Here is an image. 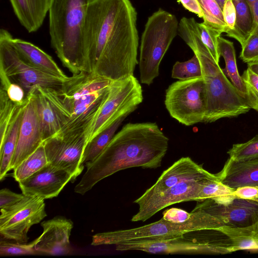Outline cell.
<instances>
[{
	"label": "cell",
	"instance_id": "1",
	"mask_svg": "<svg viewBox=\"0 0 258 258\" xmlns=\"http://www.w3.org/2000/svg\"><path fill=\"white\" fill-rule=\"evenodd\" d=\"M137 14L130 0H93L83 31V71L114 81L138 63Z\"/></svg>",
	"mask_w": 258,
	"mask_h": 258
},
{
	"label": "cell",
	"instance_id": "2",
	"mask_svg": "<svg viewBox=\"0 0 258 258\" xmlns=\"http://www.w3.org/2000/svg\"><path fill=\"white\" fill-rule=\"evenodd\" d=\"M169 139L155 122L128 123L115 134L93 161L74 188L84 195L99 181L132 167L156 169L161 165Z\"/></svg>",
	"mask_w": 258,
	"mask_h": 258
},
{
	"label": "cell",
	"instance_id": "3",
	"mask_svg": "<svg viewBox=\"0 0 258 258\" xmlns=\"http://www.w3.org/2000/svg\"><path fill=\"white\" fill-rule=\"evenodd\" d=\"M111 81L85 71L69 77L61 88L56 90L63 106L66 122L55 135H86L106 98Z\"/></svg>",
	"mask_w": 258,
	"mask_h": 258
},
{
	"label": "cell",
	"instance_id": "4",
	"mask_svg": "<svg viewBox=\"0 0 258 258\" xmlns=\"http://www.w3.org/2000/svg\"><path fill=\"white\" fill-rule=\"evenodd\" d=\"M93 0H50L49 31L51 45L73 75L83 71V31Z\"/></svg>",
	"mask_w": 258,
	"mask_h": 258
},
{
	"label": "cell",
	"instance_id": "5",
	"mask_svg": "<svg viewBox=\"0 0 258 258\" xmlns=\"http://www.w3.org/2000/svg\"><path fill=\"white\" fill-rule=\"evenodd\" d=\"M187 45L201 63L205 81L207 111L204 122H213L225 117H233L250 109L245 100L227 78L198 34L192 35Z\"/></svg>",
	"mask_w": 258,
	"mask_h": 258
},
{
	"label": "cell",
	"instance_id": "6",
	"mask_svg": "<svg viewBox=\"0 0 258 258\" xmlns=\"http://www.w3.org/2000/svg\"><path fill=\"white\" fill-rule=\"evenodd\" d=\"M190 217L181 223L164 220L141 227L97 233L92 236L91 245H116L138 239H152L179 237L185 234L199 231L217 230L222 227L221 222L204 210L196 207Z\"/></svg>",
	"mask_w": 258,
	"mask_h": 258
},
{
	"label": "cell",
	"instance_id": "7",
	"mask_svg": "<svg viewBox=\"0 0 258 258\" xmlns=\"http://www.w3.org/2000/svg\"><path fill=\"white\" fill-rule=\"evenodd\" d=\"M176 17L162 9L150 16L142 35L140 48V79L150 85L159 75L161 61L177 34Z\"/></svg>",
	"mask_w": 258,
	"mask_h": 258
},
{
	"label": "cell",
	"instance_id": "8",
	"mask_svg": "<svg viewBox=\"0 0 258 258\" xmlns=\"http://www.w3.org/2000/svg\"><path fill=\"white\" fill-rule=\"evenodd\" d=\"M143 100L141 85L134 75L112 81L106 98L86 133V145L115 121L127 117Z\"/></svg>",
	"mask_w": 258,
	"mask_h": 258
},
{
	"label": "cell",
	"instance_id": "9",
	"mask_svg": "<svg viewBox=\"0 0 258 258\" xmlns=\"http://www.w3.org/2000/svg\"><path fill=\"white\" fill-rule=\"evenodd\" d=\"M164 103L170 115L182 124L204 122L207 99L203 77L171 84L166 90Z\"/></svg>",
	"mask_w": 258,
	"mask_h": 258
},
{
	"label": "cell",
	"instance_id": "10",
	"mask_svg": "<svg viewBox=\"0 0 258 258\" xmlns=\"http://www.w3.org/2000/svg\"><path fill=\"white\" fill-rule=\"evenodd\" d=\"M115 246L118 251L139 250L154 254H226L233 252L230 239L220 231L213 238L202 241L186 239L182 236L134 240Z\"/></svg>",
	"mask_w": 258,
	"mask_h": 258
},
{
	"label": "cell",
	"instance_id": "11",
	"mask_svg": "<svg viewBox=\"0 0 258 258\" xmlns=\"http://www.w3.org/2000/svg\"><path fill=\"white\" fill-rule=\"evenodd\" d=\"M13 36L6 29L0 30V68L14 83L20 85L27 95L36 86L59 90L69 78H62L36 69L26 62L12 42Z\"/></svg>",
	"mask_w": 258,
	"mask_h": 258
},
{
	"label": "cell",
	"instance_id": "12",
	"mask_svg": "<svg viewBox=\"0 0 258 258\" xmlns=\"http://www.w3.org/2000/svg\"><path fill=\"white\" fill-rule=\"evenodd\" d=\"M47 216L44 200L25 196L17 203L1 209L0 234L6 239L27 243L31 227Z\"/></svg>",
	"mask_w": 258,
	"mask_h": 258
},
{
	"label": "cell",
	"instance_id": "13",
	"mask_svg": "<svg viewBox=\"0 0 258 258\" xmlns=\"http://www.w3.org/2000/svg\"><path fill=\"white\" fill-rule=\"evenodd\" d=\"M49 163L68 172L73 181L84 169L85 134L55 135L43 142Z\"/></svg>",
	"mask_w": 258,
	"mask_h": 258
},
{
	"label": "cell",
	"instance_id": "14",
	"mask_svg": "<svg viewBox=\"0 0 258 258\" xmlns=\"http://www.w3.org/2000/svg\"><path fill=\"white\" fill-rule=\"evenodd\" d=\"M202 180L182 182L148 198H139L134 202L139 206L138 211L133 216L131 221L144 222L171 205L187 201H199Z\"/></svg>",
	"mask_w": 258,
	"mask_h": 258
},
{
	"label": "cell",
	"instance_id": "15",
	"mask_svg": "<svg viewBox=\"0 0 258 258\" xmlns=\"http://www.w3.org/2000/svg\"><path fill=\"white\" fill-rule=\"evenodd\" d=\"M196 207L216 217L223 226L243 227L258 221V203L235 197L225 203L206 199Z\"/></svg>",
	"mask_w": 258,
	"mask_h": 258
},
{
	"label": "cell",
	"instance_id": "16",
	"mask_svg": "<svg viewBox=\"0 0 258 258\" xmlns=\"http://www.w3.org/2000/svg\"><path fill=\"white\" fill-rule=\"evenodd\" d=\"M70 181L72 177L68 172L48 163L19 184L24 195L45 200L57 197Z\"/></svg>",
	"mask_w": 258,
	"mask_h": 258
},
{
	"label": "cell",
	"instance_id": "17",
	"mask_svg": "<svg viewBox=\"0 0 258 258\" xmlns=\"http://www.w3.org/2000/svg\"><path fill=\"white\" fill-rule=\"evenodd\" d=\"M206 178L218 179L188 157H182L165 170L156 182L140 197L146 199L179 183Z\"/></svg>",
	"mask_w": 258,
	"mask_h": 258
},
{
	"label": "cell",
	"instance_id": "18",
	"mask_svg": "<svg viewBox=\"0 0 258 258\" xmlns=\"http://www.w3.org/2000/svg\"><path fill=\"white\" fill-rule=\"evenodd\" d=\"M41 126L32 97L27 95L16 151L11 165L14 169L43 143Z\"/></svg>",
	"mask_w": 258,
	"mask_h": 258
},
{
	"label": "cell",
	"instance_id": "19",
	"mask_svg": "<svg viewBox=\"0 0 258 258\" xmlns=\"http://www.w3.org/2000/svg\"><path fill=\"white\" fill-rule=\"evenodd\" d=\"M42 233L37 238L35 249L39 253L67 254L71 250L70 237L73 222L57 216L41 223Z\"/></svg>",
	"mask_w": 258,
	"mask_h": 258
},
{
	"label": "cell",
	"instance_id": "20",
	"mask_svg": "<svg viewBox=\"0 0 258 258\" xmlns=\"http://www.w3.org/2000/svg\"><path fill=\"white\" fill-rule=\"evenodd\" d=\"M216 175L223 184L234 189L244 186H258V160L237 161L229 158Z\"/></svg>",
	"mask_w": 258,
	"mask_h": 258
},
{
	"label": "cell",
	"instance_id": "21",
	"mask_svg": "<svg viewBox=\"0 0 258 258\" xmlns=\"http://www.w3.org/2000/svg\"><path fill=\"white\" fill-rule=\"evenodd\" d=\"M28 95L34 101L44 141L57 134L61 130L62 123L59 115L42 87L36 86Z\"/></svg>",
	"mask_w": 258,
	"mask_h": 258
},
{
	"label": "cell",
	"instance_id": "22",
	"mask_svg": "<svg viewBox=\"0 0 258 258\" xmlns=\"http://www.w3.org/2000/svg\"><path fill=\"white\" fill-rule=\"evenodd\" d=\"M21 25L29 33L37 31L48 12L50 0H9Z\"/></svg>",
	"mask_w": 258,
	"mask_h": 258
},
{
	"label": "cell",
	"instance_id": "23",
	"mask_svg": "<svg viewBox=\"0 0 258 258\" xmlns=\"http://www.w3.org/2000/svg\"><path fill=\"white\" fill-rule=\"evenodd\" d=\"M12 42L22 58L32 67L53 75L67 78L53 58L34 44L26 40L12 38Z\"/></svg>",
	"mask_w": 258,
	"mask_h": 258
},
{
	"label": "cell",
	"instance_id": "24",
	"mask_svg": "<svg viewBox=\"0 0 258 258\" xmlns=\"http://www.w3.org/2000/svg\"><path fill=\"white\" fill-rule=\"evenodd\" d=\"M24 105L19 106L4 143L0 145V179H3L11 169L18 140Z\"/></svg>",
	"mask_w": 258,
	"mask_h": 258
},
{
	"label": "cell",
	"instance_id": "25",
	"mask_svg": "<svg viewBox=\"0 0 258 258\" xmlns=\"http://www.w3.org/2000/svg\"><path fill=\"white\" fill-rule=\"evenodd\" d=\"M217 230L224 233L230 239L233 252L241 250H258V221L243 227L222 226Z\"/></svg>",
	"mask_w": 258,
	"mask_h": 258
},
{
	"label": "cell",
	"instance_id": "26",
	"mask_svg": "<svg viewBox=\"0 0 258 258\" xmlns=\"http://www.w3.org/2000/svg\"><path fill=\"white\" fill-rule=\"evenodd\" d=\"M218 41L219 51L220 56L223 57L225 63V69L223 70L240 95L244 98L245 87L242 77L238 72L233 43L221 35L218 37Z\"/></svg>",
	"mask_w": 258,
	"mask_h": 258
},
{
	"label": "cell",
	"instance_id": "27",
	"mask_svg": "<svg viewBox=\"0 0 258 258\" xmlns=\"http://www.w3.org/2000/svg\"><path fill=\"white\" fill-rule=\"evenodd\" d=\"M236 12V21L233 30L227 35L238 41L242 46L250 34L253 20L249 4L246 0H231Z\"/></svg>",
	"mask_w": 258,
	"mask_h": 258
},
{
	"label": "cell",
	"instance_id": "28",
	"mask_svg": "<svg viewBox=\"0 0 258 258\" xmlns=\"http://www.w3.org/2000/svg\"><path fill=\"white\" fill-rule=\"evenodd\" d=\"M125 118L122 117L115 121L86 145L83 156V164L93 161L100 154L113 138Z\"/></svg>",
	"mask_w": 258,
	"mask_h": 258
},
{
	"label": "cell",
	"instance_id": "29",
	"mask_svg": "<svg viewBox=\"0 0 258 258\" xmlns=\"http://www.w3.org/2000/svg\"><path fill=\"white\" fill-rule=\"evenodd\" d=\"M49 163L43 143L14 170L13 177L19 182L24 180Z\"/></svg>",
	"mask_w": 258,
	"mask_h": 258
},
{
	"label": "cell",
	"instance_id": "30",
	"mask_svg": "<svg viewBox=\"0 0 258 258\" xmlns=\"http://www.w3.org/2000/svg\"><path fill=\"white\" fill-rule=\"evenodd\" d=\"M203 13V23L209 28L221 34L227 33L228 28L224 21L223 12L215 0H198Z\"/></svg>",
	"mask_w": 258,
	"mask_h": 258
},
{
	"label": "cell",
	"instance_id": "31",
	"mask_svg": "<svg viewBox=\"0 0 258 258\" xmlns=\"http://www.w3.org/2000/svg\"><path fill=\"white\" fill-rule=\"evenodd\" d=\"M19 106L9 98L6 92L0 89V136L2 145L8 133L11 124Z\"/></svg>",
	"mask_w": 258,
	"mask_h": 258
},
{
	"label": "cell",
	"instance_id": "32",
	"mask_svg": "<svg viewBox=\"0 0 258 258\" xmlns=\"http://www.w3.org/2000/svg\"><path fill=\"white\" fill-rule=\"evenodd\" d=\"M202 76L201 65L195 54L187 61H176L172 70L171 77L179 80H189Z\"/></svg>",
	"mask_w": 258,
	"mask_h": 258
},
{
	"label": "cell",
	"instance_id": "33",
	"mask_svg": "<svg viewBox=\"0 0 258 258\" xmlns=\"http://www.w3.org/2000/svg\"><path fill=\"white\" fill-rule=\"evenodd\" d=\"M227 153L237 161L258 160V135L245 143L233 145Z\"/></svg>",
	"mask_w": 258,
	"mask_h": 258
},
{
	"label": "cell",
	"instance_id": "34",
	"mask_svg": "<svg viewBox=\"0 0 258 258\" xmlns=\"http://www.w3.org/2000/svg\"><path fill=\"white\" fill-rule=\"evenodd\" d=\"M1 88L7 93L9 99L17 106H23L27 100L25 90L19 84L13 82L0 68Z\"/></svg>",
	"mask_w": 258,
	"mask_h": 258
},
{
	"label": "cell",
	"instance_id": "35",
	"mask_svg": "<svg viewBox=\"0 0 258 258\" xmlns=\"http://www.w3.org/2000/svg\"><path fill=\"white\" fill-rule=\"evenodd\" d=\"M241 77L245 87L246 102L250 108L258 112V75L247 68Z\"/></svg>",
	"mask_w": 258,
	"mask_h": 258
},
{
	"label": "cell",
	"instance_id": "36",
	"mask_svg": "<svg viewBox=\"0 0 258 258\" xmlns=\"http://www.w3.org/2000/svg\"><path fill=\"white\" fill-rule=\"evenodd\" d=\"M197 27L200 37L209 50L215 61L219 63L220 54L218 49V38L219 33L209 28L203 23H197Z\"/></svg>",
	"mask_w": 258,
	"mask_h": 258
},
{
	"label": "cell",
	"instance_id": "37",
	"mask_svg": "<svg viewBox=\"0 0 258 258\" xmlns=\"http://www.w3.org/2000/svg\"><path fill=\"white\" fill-rule=\"evenodd\" d=\"M241 48L240 57L244 62H258V24L253 25L250 34Z\"/></svg>",
	"mask_w": 258,
	"mask_h": 258
},
{
	"label": "cell",
	"instance_id": "38",
	"mask_svg": "<svg viewBox=\"0 0 258 258\" xmlns=\"http://www.w3.org/2000/svg\"><path fill=\"white\" fill-rule=\"evenodd\" d=\"M36 241L37 238L29 243L1 241L0 255L2 256L38 254L39 252L35 249Z\"/></svg>",
	"mask_w": 258,
	"mask_h": 258
},
{
	"label": "cell",
	"instance_id": "39",
	"mask_svg": "<svg viewBox=\"0 0 258 258\" xmlns=\"http://www.w3.org/2000/svg\"><path fill=\"white\" fill-rule=\"evenodd\" d=\"M24 197L23 194H17L9 189L3 188L0 190V208L11 206L22 200Z\"/></svg>",
	"mask_w": 258,
	"mask_h": 258
},
{
	"label": "cell",
	"instance_id": "40",
	"mask_svg": "<svg viewBox=\"0 0 258 258\" xmlns=\"http://www.w3.org/2000/svg\"><path fill=\"white\" fill-rule=\"evenodd\" d=\"M191 215V213H187L180 209L172 208L164 212L162 218L172 222L181 223L187 220Z\"/></svg>",
	"mask_w": 258,
	"mask_h": 258
},
{
	"label": "cell",
	"instance_id": "41",
	"mask_svg": "<svg viewBox=\"0 0 258 258\" xmlns=\"http://www.w3.org/2000/svg\"><path fill=\"white\" fill-rule=\"evenodd\" d=\"M222 12L224 21L228 28V33L233 29L236 21V12L231 0H225Z\"/></svg>",
	"mask_w": 258,
	"mask_h": 258
},
{
	"label": "cell",
	"instance_id": "42",
	"mask_svg": "<svg viewBox=\"0 0 258 258\" xmlns=\"http://www.w3.org/2000/svg\"><path fill=\"white\" fill-rule=\"evenodd\" d=\"M234 195L238 198L258 203V186H244L238 187L234 189Z\"/></svg>",
	"mask_w": 258,
	"mask_h": 258
},
{
	"label": "cell",
	"instance_id": "43",
	"mask_svg": "<svg viewBox=\"0 0 258 258\" xmlns=\"http://www.w3.org/2000/svg\"><path fill=\"white\" fill-rule=\"evenodd\" d=\"M184 8L196 14L199 17H203V13L198 0H178Z\"/></svg>",
	"mask_w": 258,
	"mask_h": 258
},
{
	"label": "cell",
	"instance_id": "44",
	"mask_svg": "<svg viewBox=\"0 0 258 258\" xmlns=\"http://www.w3.org/2000/svg\"><path fill=\"white\" fill-rule=\"evenodd\" d=\"M250 8L253 17V25L258 24V0L251 5Z\"/></svg>",
	"mask_w": 258,
	"mask_h": 258
},
{
	"label": "cell",
	"instance_id": "45",
	"mask_svg": "<svg viewBox=\"0 0 258 258\" xmlns=\"http://www.w3.org/2000/svg\"><path fill=\"white\" fill-rule=\"evenodd\" d=\"M248 68L258 75V62L247 63Z\"/></svg>",
	"mask_w": 258,
	"mask_h": 258
},
{
	"label": "cell",
	"instance_id": "46",
	"mask_svg": "<svg viewBox=\"0 0 258 258\" xmlns=\"http://www.w3.org/2000/svg\"><path fill=\"white\" fill-rule=\"evenodd\" d=\"M215 1L217 2V3L218 4L220 7L221 8V9L222 10L225 0H215Z\"/></svg>",
	"mask_w": 258,
	"mask_h": 258
},
{
	"label": "cell",
	"instance_id": "47",
	"mask_svg": "<svg viewBox=\"0 0 258 258\" xmlns=\"http://www.w3.org/2000/svg\"><path fill=\"white\" fill-rule=\"evenodd\" d=\"M249 6L254 3L256 0H246Z\"/></svg>",
	"mask_w": 258,
	"mask_h": 258
}]
</instances>
